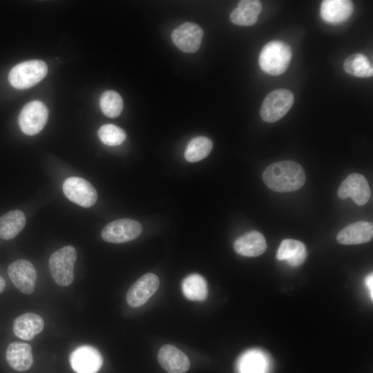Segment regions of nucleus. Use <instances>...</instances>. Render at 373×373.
<instances>
[{"label": "nucleus", "mask_w": 373, "mask_h": 373, "mask_svg": "<svg viewBox=\"0 0 373 373\" xmlns=\"http://www.w3.org/2000/svg\"><path fill=\"white\" fill-rule=\"evenodd\" d=\"M160 285L158 277L147 273L137 280L129 288L126 301L133 307L143 305L155 293Z\"/></svg>", "instance_id": "12"}, {"label": "nucleus", "mask_w": 373, "mask_h": 373, "mask_svg": "<svg viewBox=\"0 0 373 373\" xmlns=\"http://www.w3.org/2000/svg\"><path fill=\"white\" fill-rule=\"evenodd\" d=\"M69 361L76 373H97L102 366L103 358L95 347L84 345L72 352Z\"/></svg>", "instance_id": "9"}, {"label": "nucleus", "mask_w": 373, "mask_h": 373, "mask_svg": "<svg viewBox=\"0 0 373 373\" xmlns=\"http://www.w3.org/2000/svg\"><path fill=\"white\" fill-rule=\"evenodd\" d=\"M98 137L103 144L115 146L121 144L126 140V135L123 129L115 125L104 124L99 128Z\"/></svg>", "instance_id": "28"}, {"label": "nucleus", "mask_w": 373, "mask_h": 373, "mask_svg": "<svg viewBox=\"0 0 373 373\" xmlns=\"http://www.w3.org/2000/svg\"><path fill=\"white\" fill-rule=\"evenodd\" d=\"M372 283H373V276H372V273H371L368 274L365 278V285L367 289L369 296L371 298V300H372V297H373Z\"/></svg>", "instance_id": "29"}, {"label": "nucleus", "mask_w": 373, "mask_h": 373, "mask_svg": "<svg viewBox=\"0 0 373 373\" xmlns=\"http://www.w3.org/2000/svg\"><path fill=\"white\" fill-rule=\"evenodd\" d=\"M48 111L40 101H32L26 104L21 111L18 122L21 130L28 135L39 133L45 126Z\"/></svg>", "instance_id": "6"}, {"label": "nucleus", "mask_w": 373, "mask_h": 373, "mask_svg": "<svg viewBox=\"0 0 373 373\" xmlns=\"http://www.w3.org/2000/svg\"><path fill=\"white\" fill-rule=\"evenodd\" d=\"M99 105L103 113L108 117H118L123 109V100L121 95L114 90L104 92L99 99Z\"/></svg>", "instance_id": "27"}, {"label": "nucleus", "mask_w": 373, "mask_h": 373, "mask_svg": "<svg viewBox=\"0 0 373 373\" xmlns=\"http://www.w3.org/2000/svg\"><path fill=\"white\" fill-rule=\"evenodd\" d=\"M182 289L186 298L194 301L205 300L208 294L205 279L198 274L186 276L182 283Z\"/></svg>", "instance_id": "24"}, {"label": "nucleus", "mask_w": 373, "mask_h": 373, "mask_svg": "<svg viewBox=\"0 0 373 373\" xmlns=\"http://www.w3.org/2000/svg\"><path fill=\"white\" fill-rule=\"evenodd\" d=\"M262 180L274 191L290 192L301 188L306 177L300 164L292 160H283L269 165L263 171Z\"/></svg>", "instance_id": "1"}, {"label": "nucleus", "mask_w": 373, "mask_h": 373, "mask_svg": "<svg viewBox=\"0 0 373 373\" xmlns=\"http://www.w3.org/2000/svg\"><path fill=\"white\" fill-rule=\"evenodd\" d=\"M43 318L35 313L28 312L16 318L13 322V332L19 338L32 340L44 328Z\"/></svg>", "instance_id": "19"}, {"label": "nucleus", "mask_w": 373, "mask_h": 373, "mask_svg": "<svg viewBox=\"0 0 373 373\" xmlns=\"http://www.w3.org/2000/svg\"><path fill=\"white\" fill-rule=\"evenodd\" d=\"M142 232V226L136 220L122 218L106 224L102 231L104 240L111 243H124L137 238Z\"/></svg>", "instance_id": "8"}, {"label": "nucleus", "mask_w": 373, "mask_h": 373, "mask_svg": "<svg viewBox=\"0 0 373 373\" xmlns=\"http://www.w3.org/2000/svg\"><path fill=\"white\" fill-rule=\"evenodd\" d=\"M63 191L71 202L88 208L97 201V193L93 185L80 177H70L63 184Z\"/></svg>", "instance_id": "7"}, {"label": "nucleus", "mask_w": 373, "mask_h": 373, "mask_svg": "<svg viewBox=\"0 0 373 373\" xmlns=\"http://www.w3.org/2000/svg\"><path fill=\"white\" fill-rule=\"evenodd\" d=\"M46 64L39 59L23 61L15 66L8 74L10 84L17 89L34 86L47 75Z\"/></svg>", "instance_id": "4"}, {"label": "nucleus", "mask_w": 373, "mask_h": 373, "mask_svg": "<svg viewBox=\"0 0 373 373\" xmlns=\"http://www.w3.org/2000/svg\"><path fill=\"white\" fill-rule=\"evenodd\" d=\"M8 274L15 286L22 293L30 294L34 291L37 271L30 261L25 259L15 260L9 265Z\"/></svg>", "instance_id": "10"}, {"label": "nucleus", "mask_w": 373, "mask_h": 373, "mask_svg": "<svg viewBox=\"0 0 373 373\" xmlns=\"http://www.w3.org/2000/svg\"><path fill=\"white\" fill-rule=\"evenodd\" d=\"M337 193L340 198H351L359 206L366 204L371 195L367 180L359 173L350 174L341 182Z\"/></svg>", "instance_id": "11"}, {"label": "nucleus", "mask_w": 373, "mask_h": 373, "mask_svg": "<svg viewBox=\"0 0 373 373\" xmlns=\"http://www.w3.org/2000/svg\"><path fill=\"white\" fill-rule=\"evenodd\" d=\"M203 31L197 24L185 22L177 27L171 33L173 44L184 52H195L200 46Z\"/></svg>", "instance_id": "13"}, {"label": "nucleus", "mask_w": 373, "mask_h": 373, "mask_svg": "<svg viewBox=\"0 0 373 373\" xmlns=\"http://www.w3.org/2000/svg\"><path fill=\"white\" fill-rule=\"evenodd\" d=\"M157 361L168 373H185L190 367L186 355L172 345H163L158 352Z\"/></svg>", "instance_id": "14"}, {"label": "nucleus", "mask_w": 373, "mask_h": 373, "mask_svg": "<svg viewBox=\"0 0 373 373\" xmlns=\"http://www.w3.org/2000/svg\"><path fill=\"white\" fill-rule=\"evenodd\" d=\"M354 5L349 0H325L321 5V16L324 21L338 23L348 19L353 13Z\"/></svg>", "instance_id": "17"}, {"label": "nucleus", "mask_w": 373, "mask_h": 373, "mask_svg": "<svg viewBox=\"0 0 373 373\" xmlns=\"http://www.w3.org/2000/svg\"><path fill=\"white\" fill-rule=\"evenodd\" d=\"M343 69L347 73L358 77H369L373 75L372 64L361 53L349 56L344 61Z\"/></svg>", "instance_id": "25"}, {"label": "nucleus", "mask_w": 373, "mask_h": 373, "mask_svg": "<svg viewBox=\"0 0 373 373\" xmlns=\"http://www.w3.org/2000/svg\"><path fill=\"white\" fill-rule=\"evenodd\" d=\"M235 251L247 257H256L262 254L266 249L264 236L256 231H252L240 236L233 244Z\"/></svg>", "instance_id": "18"}, {"label": "nucleus", "mask_w": 373, "mask_h": 373, "mask_svg": "<svg viewBox=\"0 0 373 373\" xmlns=\"http://www.w3.org/2000/svg\"><path fill=\"white\" fill-rule=\"evenodd\" d=\"M26 224L24 213L20 210L10 211L0 217V238L10 240L16 237Z\"/></svg>", "instance_id": "23"}, {"label": "nucleus", "mask_w": 373, "mask_h": 373, "mask_svg": "<svg viewBox=\"0 0 373 373\" xmlns=\"http://www.w3.org/2000/svg\"><path fill=\"white\" fill-rule=\"evenodd\" d=\"M262 3L258 0H242L230 15L231 21L238 26H252L258 20Z\"/></svg>", "instance_id": "21"}, {"label": "nucleus", "mask_w": 373, "mask_h": 373, "mask_svg": "<svg viewBox=\"0 0 373 373\" xmlns=\"http://www.w3.org/2000/svg\"><path fill=\"white\" fill-rule=\"evenodd\" d=\"M6 287L5 280L0 276V294L3 291Z\"/></svg>", "instance_id": "30"}, {"label": "nucleus", "mask_w": 373, "mask_h": 373, "mask_svg": "<svg viewBox=\"0 0 373 373\" xmlns=\"http://www.w3.org/2000/svg\"><path fill=\"white\" fill-rule=\"evenodd\" d=\"M294 101V94L289 90L277 89L270 92L261 106V118L268 123L279 120L289 111Z\"/></svg>", "instance_id": "5"}, {"label": "nucleus", "mask_w": 373, "mask_h": 373, "mask_svg": "<svg viewBox=\"0 0 373 373\" xmlns=\"http://www.w3.org/2000/svg\"><path fill=\"white\" fill-rule=\"evenodd\" d=\"M372 223L358 221L350 224L341 230L336 236L338 242L343 245H358L372 239Z\"/></svg>", "instance_id": "16"}, {"label": "nucleus", "mask_w": 373, "mask_h": 373, "mask_svg": "<svg viewBox=\"0 0 373 373\" xmlns=\"http://www.w3.org/2000/svg\"><path fill=\"white\" fill-rule=\"evenodd\" d=\"M271 359L259 349H251L241 355L237 363L238 373H270Z\"/></svg>", "instance_id": "15"}, {"label": "nucleus", "mask_w": 373, "mask_h": 373, "mask_svg": "<svg viewBox=\"0 0 373 373\" xmlns=\"http://www.w3.org/2000/svg\"><path fill=\"white\" fill-rule=\"evenodd\" d=\"M292 57L290 46L281 41H271L264 46L258 62L261 69L271 75H279L287 69Z\"/></svg>", "instance_id": "2"}, {"label": "nucleus", "mask_w": 373, "mask_h": 373, "mask_svg": "<svg viewBox=\"0 0 373 373\" xmlns=\"http://www.w3.org/2000/svg\"><path fill=\"white\" fill-rule=\"evenodd\" d=\"M307 257L305 245L293 239L283 240L277 251L276 258L286 261L291 267H298L304 262Z\"/></svg>", "instance_id": "22"}, {"label": "nucleus", "mask_w": 373, "mask_h": 373, "mask_svg": "<svg viewBox=\"0 0 373 373\" xmlns=\"http://www.w3.org/2000/svg\"><path fill=\"white\" fill-rule=\"evenodd\" d=\"M6 360L16 371L24 372L29 370L33 363L30 345L24 343H11L7 347Z\"/></svg>", "instance_id": "20"}, {"label": "nucleus", "mask_w": 373, "mask_h": 373, "mask_svg": "<svg viewBox=\"0 0 373 373\" xmlns=\"http://www.w3.org/2000/svg\"><path fill=\"white\" fill-rule=\"evenodd\" d=\"M213 147L211 140L204 136L193 138L188 144L185 152V159L189 162H195L209 155Z\"/></svg>", "instance_id": "26"}, {"label": "nucleus", "mask_w": 373, "mask_h": 373, "mask_svg": "<svg viewBox=\"0 0 373 373\" xmlns=\"http://www.w3.org/2000/svg\"><path fill=\"white\" fill-rule=\"evenodd\" d=\"M77 251L74 247L65 246L51 254L48 260L50 274L60 286L70 285L74 280V265Z\"/></svg>", "instance_id": "3"}]
</instances>
